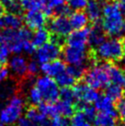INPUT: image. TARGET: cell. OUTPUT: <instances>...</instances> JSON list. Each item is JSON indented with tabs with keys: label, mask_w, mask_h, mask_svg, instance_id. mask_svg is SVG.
<instances>
[{
	"label": "cell",
	"mask_w": 125,
	"mask_h": 126,
	"mask_svg": "<svg viewBox=\"0 0 125 126\" xmlns=\"http://www.w3.org/2000/svg\"><path fill=\"white\" fill-rule=\"evenodd\" d=\"M101 28L105 34L110 37H119L125 32V15L118 2H110L102 7Z\"/></svg>",
	"instance_id": "cell-1"
},
{
	"label": "cell",
	"mask_w": 125,
	"mask_h": 126,
	"mask_svg": "<svg viewBox=\"0 0 125 126\" xmlns=\"http://www.w3.org/2000/svg\"><path fill=\"white\" fill-rule=\"evenodd\" d=\"M92 53L96 60L111 63L123 58L125 55V47L122 40L117 37H111L101 42L96 49L92 51Z\"/></svg>",
	"instance_id": "cell-2"
},
{
	"label": "cell",
	"mask_w": 125,
	"mask_h": 126,
	"mask_svg": "<svg viewBox=\"0 0 125 126\" xmlns=\"http://www.w3.org/2000/svg\"><path fill=\"white\" fill-rule=\"evenodd\" d=\"M2 42L8 47L11 53H18L24 51L25 43L31 40L32 33L29 28H19L13 31H4Z\"/></svg>",
	"instance_id": "cell-3"
},
{
	"label": "cell",
	"mask_w": 125,
	"mask_h": 126,
	"mask_svg": "<svg viewBox=\"0 0 125 126\" xmlns=\"http://www.w3.org/2000/svg\"><path fill=\"white\" fill-rule=\"evenodd\" d=\"M24 106V99L18 93L12 96L5 105L0 107V122L7 125L17 123L22 115Z\"/></svg>",
	"instance_id": "cell-4"
},
{
	"label": "cell",
	"mask_w": 125,
	"mask_h": 126,
	"mask_svg": "<svg viewBox=\"0 0 125 126\" xmlns=\"http://www.w3.org/2000/svg\"><path fill=\"white\" fill-rule=\"evenodd\" d=\"M85 83L95 89H103L109 85V77L107 71V63L94 64L88 68L84 75Z\"/></svg>",
	"instance_id": "cell-5"
},
{
	"label": "cell",
	"mask_w": 125,
	"mask_h": 126,
	"mask_svg": "<svg viewBox=\"0 0 125 126\" xmlns=\"http://www.w3.org/2000/svg\"><path fill=\"white\" fill-rule=\"evenodd\" d=\"M63 61L69 65H80L88 68V63H96V59L91 52L88 53L86 48H77L66 45L62 51Z\"/></svg>",
	"instance_id": "cell-6"
},
{
	"label": "cell",
	"mask_w": 125,
	"mask_h": 126,
	"mask_svg": "<svg viewBox=\"0 0 125 126\" xmlns=\"http://www.w3.org/2000/svg\"><path fill=\"white\" fill-rule=\"evenodd\" d=\"M41 92L42 99L46 102H54L59 98V88L55 80L48 76L39 77L34 85Z\"/></svg>",
	"instance_id": "cell-7"
},
{
	"label": "cell",
	"mask_w": 125,
	"mask_h": 126,
	"mask_svg": "<svg viewBox=\"0 0 125 126\" xmlns=\"http://www.w3.org/2000/svg\"><path fill=\"white\" fill-rule=\"evenodd\" d=\"M61 53V45L52 40L38 47L37 51L35 52V58L39 63L42 64L58 59Z\"/></svg>",
	"instance_id": "cell-8"
},
{
	"label": "cell",
	"mask_w": 125,
	"mask_h": 126,
	"mask_svg": "<svg viewBox=\"0 0 125 126\" xmlns=\"http://www.w3.org/2000/svg\"><path fill=\"white\" fill-rule=\"evenodd\" d=\"M73 90L75 93L76 100L82 104L95 103V101L99 97V93L97 89L89 87L85 82L75 84L73 86Z\"/></svg>",
	"instance_id": "cell-9"
},
{
	"label": "cell",
	"mask_w": 125,
	"mask_h": 126,
	"mask_svg": "<svg viewBox=\"0 0 125 126\" xmlns=\"http://www.w3.org/2000/svg\"><path fill=\"white\" fill-rule=\"evenodd\" d=\"M49 31L53 36L64 38L69 35L72 32V27L70 25L69 18L65 16H55L49 22Z\"/></svg>",
	"instance_id": "cell-10"
},
{
	"label": "cell",
	"mask_w": 125,
	"mask_h": 126,
	"mask_svg": "<svg viewBox=\"0 0 125 126\" xmlns=\"http://www.w3.org/2000/svg\"><path fill=\"white\" fill-rule=\"evenodd\" d=\"M23 21L30 30H38L43 28V26L46 24L47 16L42 10H27L24 15Z\"/></svg>",
	"instance_id": "cell-11"
},
{
	"label": "cell",
	"mask_w": 125,
	"mask_h": 126,
	"mask_svg": "<svg viewBox=\"0 0 125 126\" xmlns=\"http://www.w3.org/2000/svg\"><path fill=\"white\" fill-rule=\"evenodd\" d=\"M90 28H83L71 32L66 40V44L77 48H86Z\"/></svg>",
	"instance_id": "cell-12"
},
{
	"label": "cell",
	"mask_w": 125,
	"mask_h": 126,
	"mask_svg": "<svg viewBox=\"0 0 125 126\" xmlns=\"http://www.w3.org/2000/svg\"><path fill=\"white\" fill-rule=\"evenodd\" d=\"M8 66L10 71L17 77L20 79L27 78V66L28 62L24 56L14 55L12 56L8 62Z\"/></svg>",
	"instance_id": "cell-13"
},
{
	"label": "cell",
	"mask_w": 125,
	"mask_h": 126,
	"mask_svg": "<svg viewBox=\"0 0 125 126\" xmlns=\"http://www.w3.org/2000/svg\"><path fill=\"white\" fill-rule=\"evenodd\" d=\"M23 18L19 14L7 12L0 16V30L3 31H13L21 27Z\"/></svg>",
	"instance_id": "cell-14"
},
{
	"label": "cell",
	"mask_w": 125,
	"mask_h": 126,
	"mask_svg": "<svg viewBox=\"0 0 125 126\" xmlns=\"http://www.w3.org/2000/svg\"><path fill=\"white\" fill-rule=\"evenodd\" d=\"M66 65L61 60H53L45 63H42L40 66V70L43 74L50 77H56L58 75L65 71Z\"/></svg>",
	"instance_id": "cell-15"
},
{
	"label": "cell",
	"mask_w": 125,
	"mask_h": 126,
	"mask_svg": "<svg viewBox=\"0 0 125 126\" xmlns=\"http://www.w3.org/2000/svg\"><path fill=\"white\" fill-rule=\"evenodd\" d=\"M95 108L99 112L108 113V114H110L115 117L118 116L116 106L114 105L113 101L106 95L98 97V98L95 101Z\"/></svg>",
	"instance_id": "cell-16"
},
{
	"label": "cell",
	"mask_w": 125,
	"mask_h": 126,
	"mask_svg": "<svg viewBox=\"0 0 125 126\" xmlns=\"http://www.w3.org/2000/svg\"><path fill=\"white\" fill-rule=\"evenodd\" d=\"M19 86L16 80L1 82L0 83V101H6L7 99L18 93Z\"/></svg>",
	"instance_id": "cell-17"
},
{
	"label": "cell",
	"mask_w": 125,
	"mask_h": 126,
	"mask_svg": "<svg viewBox=\"0 0 125 126\" xmlns=\"http://www.w3.org/2000/svg\"><path fill=\"white\" fill-rule=\"evenodd\" d=\"M107 71L109 74V81L112 84L122 85L125 84V71L114 63L107 62Z\"/></svg>",
	"instance_id": "cell-18"
},
{
	"label": "cell",
	"mask_w": 125,
	"mask_h": 126,
	"mask_svg": "<svg viewBox=\"0 0 125 126\" xmlns=\"http://www.w3.org/2000/svg\"><path fill=\"white\" fill-rule=\"evenodd\" d=\"M85 9L88 20L94 23H98L102 17V6L100 3L97 0H88Z\"/></svg>",
	"instance_id": "cell-19"
},
{
	"label": "cell",
	"mask_w": 125,
	"mask_h": 126,
	"mask_svg": "<svg viewBox=\"0 0 125 126\" xmlns=\"http://www.w3.org/2000/svg\"><path fill=\"white\" fill-rule=\"evenodd\" d=\"M105 40H106V34L104 31L102 30L100 25H98V23H96L93 28L90 29L87 44H89L92 48H97Z\"/></svg>",
	"instance_id": "cell-20"
},
{
	"label": "cell",
	"mask_w": 125,
	"mask_h": 126,
	"mask_svg": "<svg viewBox=\"0 0 125 126\" xmlns=\"http://www.w3.org/2000/svg\"><path fill=\"white\" fill-rule=\"evenodd\" d=\"M69 22L72 30H80L87 27L88 18L87 14L83 11H75L70 15Z\"/></svg>",
	"instance_id": "cell-21"
},
{
	"label": "cell",
	"mask_w": 125,
	"mask_h": 126,
	"mask_svg": "<svg viewBox=\"0 0 125 126\" xmlns=\"http://www.w3.org/2000/svg\"><path fill=\"white\" fill-rule=\"evenodd\" d=\"M53 103H54V106H55L57 116L69 118V117H72L75 114V112H76L75 104L63 101V100H56Z\"/></svg>",
	"instance_id": "cell-22"
},
{
	"label": "cell",
	"mask_w": 125,
	"mask_h": 126,
	"mask_svg": "<svg viewBox=\"0 0 125 126\" xmlns=\"http://www.w3.org/2000/svg\"><path fill=\"white\" fill-rule=\"evenodd\" d=\"M50 41V32L48 30L44 28H41L36 30L35 33L31 37V42L35 48L43 45L44 43Z\"/></svg>",
	"instance_id": "cell-23"
},
{
	"label": "cell",
	"mask_w": 125,
	"mask_h": 126,
	"mask_svg": "<svg viewBox=\"0 0 125 126\" xmlns=\"http://www.w3.org/2000/svg\"><path fill=\"white\" fill-rule=\"evenodd\" d=\"M106 96L109 97L113 102H118L123 97V89H122V86L116 84H110L108 85L106 87Z\"/></svg>",
	"instance_id": "cell-24"
},
{
	"label": "cell",
	"mask_w": 125,
	"mask_h": 126,
	"mask_svg": "<svg viewBox=\"0 0 125 126\" xmlns=\"http://www.w3.org/2000/svg\"><path fill=\"white\" fill-rule=\"evenodd\" d=\"M116 118L115 116H112L108 113L99 112L96 115L94 119V124L96 126H115L116 125Z\"/></svg>",
	"instance_id": "cell-25"
},
{
	"label": "cell",
	"mask_w": 125,
	"mask_h": 126,
	"mask_svg": "<svg viewBox=\"0 0 125 126\" xmlns=\"http://www.w3.org/2000/svg\"><path fill=\"white\" fill-rule=\"evenodd\" d=\"M20 5L22 9L26 10H42L44 11L46 7V0H21Z\"/></svg>",
	"instance_id": "cell-26"
},
{
	"label": "cell",
	"mask_w": 125,
	"mask_h": 126,
	"mask_svg": "<svg viewBox=\"0 0 125 126\" xmlns=\"http://www.w3.org/2000/svg\"><path fill=\"white\" fill-rule=\"evenodd\" d=\"M55 78V82L58 86L64 88V87H73L74 85L77 83V79H75L67 71H63L62 73L58 75Z\"/></svg>",
	"instance_id": "cell-27"
},
{
	"label": "cell",
	"mask_w": 125,
	"mask_h": 126,
	"mask_svg": "<svg viewBox=\"0 0 125 126\" xmlns=\"http://www.w3.org/2000/svg\"><path fill=\"white\" fill-rule=\"evenodd\" d=\"M70 124L71 126H91L90 122L84 116V114L80 110L76 111L75 114L72 116Z\"/></svg>",
	"instance_id": "cell-28"
},
{
	"label": "cell",
	"mask_w": 125,
	"mask_h": 126,
	"mask_svg": "<svg viewBox=\"0 0 125 126\" xmlns=\"http://www.w3.org/2000/svg\"><path fill=\"white\" fill-rule=\"evenodd\" d=\"M59 98H61V100L69 102V103H72V104H75V102L77 101L73 88H71L70 87L62 88V89L59 92Z\"/></svg>",
	"instance_id": "cell-29"
},
{
	"label": "cell",
	"mask_w": 125,
	"mask_h": 126,
	"mask_svg": "<svg viewBox=\"0 0 125 126\" xmlns=\"http://www.w3.org/2000/svg\"><path fill=\"white\" fill-rule=\"evenodd\" d=\"M5 8H7L8 12L19 14L22 11V7L18 0H1Z\"/></svg>",
	"instance_id": "cell-30"
},
{
	"label": "cell",
	"mask_w": 125,
	"mask_h": 126,
	"mask_svg": "<svg viewBox=\"0 0 125 126\" xmlns=\"http://www.w3.org/2000/svg\"><path fill=\"white\" fill-rule=\"evenodd\" d=\"M29 100L31 102V104L32 106H37L40 105L41 103L42 102V97L41 92L39 91V89L35 86L31 87L30 88V91H29Z\"/></svg>",
	"instance_id": "cell-31"
},
{
	"label": "cell",
	"mask_w": 125,
	"mask_h": 126,
	"mask_svg": "<svg viewBox=\"0 0 125 126\" xmlns=\"http://www.w3.org/2000/svg\"><path fill=\"white\" fill-rule=\"evenodd\" d=\"M79 110L89 122H93L97 115V110L91 104H82V106L79 108Z\"/></svg>",
	"instance_id": "cell-32"
},
{
	"label": "cell",
	"mask_w": 125,
	"mask_h": 126,
	"mask_svg": "<svg viewBox=\"0 0 125 126\" xmlns=\"http://www.w3.org/2000/svg\"><path fill=\"white\" fill-rule=\"evenodd\" d=\"M87 70V68L84 66H80V65H69L68 67H66V71L77 80H78L80 78H83L84 75Z\"/></svg>",
	"instance_id": "cell-33"
},
{
	"label": "cell",
	"mask_w": 125,
	"mask_h": 126,
	"mask_svg": "<svg viewBox=\"0 0 125 126\" xmlns=\"http://www.w3.org/2000/svg\"><path fill=\"white\" fill-rule=\"evenodd\" d=\"M39 71H40V65L37 61L32 60L30 63H28V66H27V78L26 79H31L36 75H38Z\"/></svg>",
	"instance_id": "cell-34"
},
{
	"label": "cell",
	"mask_w": 125,
	"mask_h": 126,
	"mask_svg": "<svg viewBox=\"0 0 125 126\" xmlns=\"http://www.w3.org/2000/svg\"><path fill=\"white\" fill-rule=\"evenodd\" d=\"M88 0H68V6L71 9L82 11L86 8Z\"/></svg>",
	"instance_id": "cell-35"
},
{
	"label": "cell",
	"mask_w": 125,
	"mask_h": 126,
	"mask_svg": "<svg viewBox=\"0 0 125 126\" xmlns=\"http://www.w3.org/2000/svg\"><path fill=\"white\" fill-rule=\"evenodd\" d=\"M10 51L8 49L6 44H4L3 42L0 43V64H5L8 61L9 55H10Z\"/></svg>",
	"instance_id": "cell-36"
},
{
	"label": "cell",
	"mask_w": 125,
	"mask_h": 126,
	"mask_svg": "<svg viewBox=\"0 0 125 126\" xmlns=\"http://www.w3.org/2000/svg\"><path fill=\"white\" fill-rule=\"evenodd\" d=\"M116 110L121 121L125 123V98H122L120 101L117 102Z\"/></svg>",
	"instance_id": "cell-37"
},
{
	"label": "cell",
	"mask_w": 125,
	"mask_h": 126,
	"mask_svg": "<svg viewBox=\"0 0 125 126\" xmlns=\"http://www.w3.org/2000/svg\"><path fill=\"white\" fill-rule=\"evenodd\" d=\"M51 126H71V124L67 118L57 116L52 118V120L51 121Z\"/></svg>",
	"instance_id": "cell-38"
},
{
	"label": "cell",
	"mask_w": 125,
	"mask_h": 126,
	"mask_svg": "<svg viewBox=\"0 0 125 126\" xmlns=\"http://www.w3.org/2000/svg\"><path fill=\"white\" fill-rule=\"evenodd\" d=\"M17 126H39V125L36 124L35 123H33L32 121H31L26 116H24V117H20L17 121Z\"/></svg>",
	"instance_id": "cell-39"
},
{
	"label": "cell",
	"mask_w": 125,
	"mask_h": 126,
	"mask_svg": "<svg viewBox=\"0 0 125 126\" xmlns=\"http://www.w3.org/2000/svg\"><path fill=\"white\" fill-rule=\"evenodd\" d=\"M8 74H9V70L7 67L3 64H0V83L7 79Z\"/></svg>",
	"instance_id": "cell-40"
},
{
	"label": "cell",
	"mask_w": 125,
	"mask_h": 126,
	"mask_svg": "<svg viewBox=\"0 0 125 126\" xmlns=\"http://www.w3.org/2000/svg\"><path fill=\"white\" fill-rule=\"evenodd\" d=\"M4 10H5V7H4L3 4H2L1 0H0V16H2L4 14Z\"/></svg>",
	"instance_id": "cell-41"
},
{
	"label": "cell",
	"mask_w": 125,
	"mask_h": 126,
	"mask_svg": "<svg viewBox=\"0 0 125 126\" xmlns=\"http://www.w3.org/2000/svg\"><path fill=\"white\" fill-rule=\"evenodd\" d=\"M122 43H123V45H124V47H125V34L123 35V38H122Z\"/></svg>",
	"instance_id": "cell-42"
},
{
	"label": "cell",
	"mask_w": 125,
	"mask_h": 126,
	"mask_svg": "<svg viewBox=\"0 0 125 126\" xmlns=\"http://www.w3.org/2000/svg\"><path fill=\"white\" fill-rule=\"evenodd\" d=\"M98 2H109V1H110V0H97Z\"/></svg>",
	"instance_id": "cell-43"
},
{
	"label": "cell",
	"mask_w": 125,
	"mask_h": 126,
	"mask_svg": "<svg viewBox=\"0 0 125 126\" xmlns=\"http://www.w3.org/2000/svg\"><path fill=\"white\" fill-rule=\"evenodd\" d=\"M0 126H7V124H5V123H1V122H0Z\"/></svg>",
	"instance_id": "cell-44"
},
{
	"label": "cell",
	"mask_w": 125,
	"mask_h": 126,
	"mask_svg": "<svg viewBox=\"0 0 125 126\" xmlns=\"http://www.w3.org/2000/svg\"><path fill=\"white\" fill-rule=\"evenodd\" d=\"M2 42V35H1V33H0V43Z\"/></svg>",
	"instance_id": "cell-45"
},
{
	"label": "cell",
	"mask_w": 125,
	"mask_h": 126,
	"mask_svg": "<svg viewBox=\"0 0 125 126\" xmlns=\"http://www.w3.org/2000/svg\"><path fill=\"white\" fill-rule=\"evenodd\" d=\"M123 63H124V64H125V55L123 56Z\"/></svg>",
	"instance_id": "cell-46"
},
{
	"label": "cell",
	"mask_w": 125,
	"mask_h": 126,
	"mask_svg": "<svg viewBox=\"0 0 125 126\" xmlns=\"http://www.w3.org/2000/svg\"><path fill=\"white\" fill-rule=\"evenodd\" d=\"M123 92L125 93V84H124V89H123Z\"/></svg>",
	"instance_id": "cell-47"
},
{
	"label": "cell",
	"mask_w": 125,
	"mask_h": 126,
	"mask_svg": "<svg viewBox=\"0 0 125 126\" xmlns=\"http://www.w3.org/2000/svg\"><path fill=\"white\" fill-rule=\"evenodd\" d=\"M63 1H64V0H63Z\"/></svg>",
	"instance_id": "cell-48"
},
{
	"label": "cell",
	"mask_w": 125,
	"mask_h": 126,
	"mask_svg": "<svg viewBox=\"0 0 125 126\" xmlns=\"http://www.w3.org/2000/svg\"><path fill=\"white\" fill-rule=\"evenodd\" d=\"M18 1H19V0H18Z\"/></svg>",
	"instance_id": "cell-49"
}]
</instances>
